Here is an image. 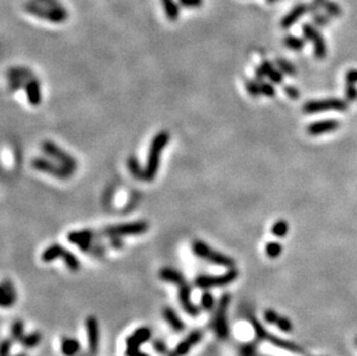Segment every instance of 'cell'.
Returning a JSON list of instances; mask_svg holds the SVG:
<instances>
[{
    "label": "cell",
    "mask_w": 357,
    "mask_h": 356,
    "mask_svg": "<svg viewBox=\"0 0 357 356\" xmlns=\"http://www.w3.org/2000/svg\"><path fill=\"white\" fill-rule=\"evenodd\" d=\"M42 340V334L39 331L36 332H32L28 335H24L23 339L21 340L22 346L24 348H34Z\"/></svg>",
    "instance_id": "cell-32"
},
{
    "label": "cell",
    "mask_w": 357,
    "mask_h": 356,
    "mask_svg": "<svg viewBox=\"0 0 357 356\" xmlns=\"http://www.w3.org/2000/svg\"><path fill=\"white\" fill-rule=\"evenodd\" d=\"M192 252L196 255L198 258L206 260L210 264L218 265V266L227 267V268H234L235 267V260L231 257L221 254L217 250L211 249V247L206 242L197 239L192 243Z\"/></svg>",
    "instance_id": "cell-5"
},
{
    "label": "cell",
    "mask_w": 357,
    "mask_h": 356,
    "mask_svg": "<svg viewBox=\"0 0 357 356\" xmlns=\"http://www.w3.org/2000/svg\"><path fill=\"white\" fill-rule=\"evenodd\" d=\"M339 127L340 123L336 119H325V121H319L311 124L308 127V132L311 135H320L338 130Z\"/></svg>",
    "instance_id": "cell-19"
},
{
    "label": "cell",
    "mask_w": 357,
    "mask_h": 356,
    "mask_svg": "<svg viewBox=\"0 0 357 356\" xmlns=\"http://www.w3.org/2000/svg\"><path fill=\"white\" fill-rule=\"evenodd\" d=\"M267 77L269 78V80H271L272 82H274V84H281L282 80H283V76H282V72L277 71V69H275V68H273L272 71H271V73H269Z\"/></svg>",
    "instance_id": "cell-47"
},
{
    "label": "cell",
    "mask_w": 357,
    "mask_h": 356,
    "mask_svg": "<svg viewBox=\"0 0 357 356\" xmlns=\"http://www.w3.org/2000/svg\"><path fill=\"white\" fill-rule=\"evenodd\" d=\"M37 2L44 4V5L50 6V7H55V8H65L59 0H37Z\"/></svg>",
    "instance_id": "cell-52"
},
{
    "label": "cell",
    "mask_w": 357,
    "mask_h": 356,
    "mask_svg": "<svg viewBox=\"0 0 357 356\" xmlns=\"http://www.w3.org/2000/svg\"><path fill=\"white\" fill-rule=\"evenodd\" d=\"M164 14L170 21H177L180 18V3L176 0H161Z\"/></svg>",
    "instance_id": "cell-25"
},
{
    "label": "cell",
    "mask_w": 357,
    "mask_h": 356,
    "mask_svg": "<svg viewBox=\"0 0 357 356\" xmlns=\"http://www.w3.org/2000/svg\"><path fill=\"white\" fill-rule=\"evenodd\" d=\"M283 44H284L285 47H287L288 49H290V50L301 51L302 49H303V47H304L305 41L303 40V39H300V37L289 35V36H287V37H284Z\"/></svg>",
    "instance_id": "cell-31"
},
{
    "label": "cell",
    "mask_w": 357,
    "mask_h": 356,
    "mask_svg": "<svg viewBox=\"0 0 357 356\" xmlns=\"http://www.w3.org/2000/svg\"><path fill=\"white\" fill-rule=\"evenodd\" d=\"M159 278L160 280L164 281V282L172 283L176 286H181L183 283L188 282L185 279V276L183 275L180 271H177L175 268H171V267L161 268L159 272Z\"/></svg>",
    "instance_id": "cell-22"
},
{
    "label": "cell",
    "mask_w": 357,
    "mask_h": 356,
    "mask_svg": "<svg viewBox=\"0 0 357 356\" xmlns=\"http://www.w3.org/2000/svg\"><path fill=\"white\" fill-rule=\"evenodd\" d=\"M201 306L205 310H213L214 308V305H215V299H214V296L211 295V294L209 292H205L201 295Z\"/></svg>",
    "instance_id": "cell-40"
},
{
    "label": "cell",
    "mask_w": 357,
    "mask_h": 356,
    "mask_svg": "<svg viewBox=\"0 0 357 356\" xmlns=\"http://www.w3.org/2000/svg\"><path fill=\"white\" fill-rule=\"evenodd\" d=\"M60 349L65 356H76L80 350V342L73 338H63Z\"/></svg>",
    "instance_id": "cell-28"
},
{
    "label": "cell",
    "mask_w": 357,
    "mask_h": 356,
    "mask_svg": "<svg viewBox=\"0 0 357 356\" xmlns=\"http://www.w3.org/2000/svg\"><path fill=\"white\" fill-rule=\"evenodd\" d=\"M136 356H149L148 354H145V353H142V351H140V353L138 354V355H136Z\"/></svg>",
    "instance_id": "cell-55"
},
{
    "label": "cell",
    "mask_w": 357,
    "mask_h": 356,
    "mask_svg": "<svg viewBox=\"0 0 357 356\" xmlns=\"http://www.w3.org/2000/svg\"><path fill=\"white\" fill-rule=\"evenodd\" d=\"M170 134L168 131H161L154 135L149 146L146 165H145V173H146V182H152L154 180L160 168V161L162 152L169 144Z\"/></svg>",
    "instance_id": "cell-1"
},
{
    "label": "cell",
    "mask_w": 357,
    "mask_h": 356,
    "mask_svg": "<svg viewBox=\"0 0 357 356\" xmlns=\"http://www.w3.org/2000/svg\"><path fill=\"white\" fill-rule=\"evenodd\" d=\"M65 250L66 249H64V247L61 246L60 244H52V245H50L49 247H47V249L43 251L41 258H42L44 263H51V262H53V260H56L57 258L63 257Z\"/></svg>",
    "instance_id": "cell-26"
},
{
    "label": "cell",
    "mask_w": 357,
    "mask_h": 356,
    "mask_svg": "<svg viewBox=\"0 0 357 356\" xmlns=\"http://www.w3.org/2000/svg\"><path fill=\"white\" fill-rule=\"evenodd\" d=\"M149 229V225L146 221H134L119 225L108 226L96 233L97 238L104 237H126V236H138L146 233Z\"/></svg>",
    "instance_id": "cell-3"
},
{
    "label": "cell",
    "mask_w": 357,
    "mask_h": 356,
    "mask_svg": "<svg viewBox=\"0 0 357 356\" xmlns=\"http://www.w3.org/2000/svg\"><path fill=\"white\" fill-rule=\"evenodd\" d=\"M153 349H154L156 353H159L160 355L163 356H169L170 350L168 348L167 343H165L163 340H160V339H156V340L153 341Z\"/></svg>",
    "instance_id": "cell-41"
},
{
    "label": "cell",
    "mask_w": 357,
    "mask_h": 356,
    "mask_svg": "<svg viewBox=\"0 0 357 356\" xmlns=\"http://www.w3.org/2000/svg\"><path fill=\"white\" fill-rule=\"evenodd\" d=\"M357 69H349L346 74V97L349 102L357 100Z\"/></svg>",
    "instance_id": "cell-23"
},
{
    "label": "cell",
    "mask_w": 357,
    "mask_h": 356,
    "mask_svg": "<svg viewBox=\"0 0 357 356\" xmlns=\"http://www.w3.org/2000/svg\"><path fill=\"white\" fill-rule=\"evenodd\" d=\"M97 239H98V238L95 239V242H94V244H93V246H91L89 254H91V255L95 256V257H102V256L105 255V252H106V245H105V244H103L102 242L97 241Z\"/></svg>",
    "instance_id": "cell-42"
},
{
    "label": "cell",
    "mask_w": 357,
    "mask_h": 356,
    "mask_svg": "<svg viewBox=\"0 0 357 356\" xmlns=\"http://www.w3.org/2000/svg\"><path fill=\"white\" fill-rule=\"evenodd\" d=\"M87 339H88V351L90 356H96L99 343V330L96 317L89 316L86 319Z\"/></svg>",
    "instance_id": "cell-14"
},
{
    "label": "cell",
    "mask_w": 357,
    "mask_h": 356,
    "mask_svg": "<svg viewBox=\"0 0 357 356\" xmlns=\"http://www.w3.org/2000/svg\"><path fill=\"white\" fill-rule=\"evenodd\" d=\"M246 317H247L248 322L251 323L253 330H255L256 338L258 341H267L269 343H272L273 346H276V347H280V348H282V349L289 350L294 354H304V350H303L302 347L296 345V343H294L292 341L283 340V339L277 338V337H275V335H273L272 333L267 332V331L265 330L264 326L256 319V317L253 316L252 313H247Z\"/></svg>",
    "instance_id": "cell-4"
},
{
    "label": "cell",
    "mask_w": 357,
    "mask_h": 356,
    "mask_svg": "<svg viewBox=\"0 0 357 356\" xmlns=\"http://www.w3.org/2000/svg\"><path fill=\"white\" fill-rule=\"evenodd\" d=\"M12 348V341L8 339H4L2 343V356H10V351Z\"/></svg>",
    "instance_id": "cell-51"
},
{
    "label": "cell",
    "mask_w": 357,
    "mask_h": 356,
    "mask_svg": "<svg viewBox=\"0 0 357 356\" xmlns=\"http://www.w3.org/2000/svg\"><path fill=\"white\" fill-rule=\"evenodd\" d=\"M326 0H313L312 5H311V12H317L319 7H322L324 5Z\"/></svg>",
    "instance_id": "cell-53"
},
{
    "label": "cell",
    "mask_w": 357,
    "mask_h": 356,
    "mask_svg": "<svg viewBox=\"0 0 357 356\" xmlns=\"http://www.w3.org/2000/svg\"><path fill=\"white\" fill-rule=\"evenodd\" d=\"M163 317L165 322L168 323L173 331L176 332H182V331L185 330V324L183 323V321L178 317V314L173 309L170 308V306H165L163 309Z\"/></svg>",
    "instance_id": "cell-24"
},
{
    "label": "cell",
    "mask_w": 357,
    "mask_h": 356,
    "mask_svg": "<svg viewBox=\"0 0 357 356\" xmlns=\"http://www.w3.org/2000/svg\"><path fill=\"white\" fill-rule=\"evenodd\" d=\"M24 90H26L29 104L32 106H39L42 102V90H41V82L39 79L34 77L27 80Z\"/></svg>",
    "instance_id": "cell-17"
},
{
    "label": "cell",
    "mask_w": 357,
    "mask_h": 356,
    "mask_svg": "<svg viewBox=\"0 0 357 356\" xmlns=\"http://www.w3.org/2000/svg\"><path fill=\"white\" fill-rule=\"evenodd\" d=\"M245 87H246V90H247V93L250 96L252 97H258L259 95L261 94V90H260V84H259V81L257 80H246L245 82Z\"/></svg>",
    "instance_id": "cell-39"
},
{
    "label": "cell",
    "mask_w": 357,
    "mask_h": 356,
    "mask_svg": "<svg viewBox=\"0 0 357 356\" xmlns=\"http://www.w3.org/2000/svg\"><path fill=\"white\" fill-rule=\"evenodd\" d=\"M259 84H260L261 94L267 97L275 96V89H274V87L271 84H268V82H265V81H259Z\"/></svg>",
    "instance_id": "cell-44"
},
{
    "label": "cell",
    "mask_w": 357,
    "mask_h": 356,
    "mask_svg": "<svg viewBox=\"0 0 357 356\" xmlns=\"http://www.w3.org/2000/svg\"><path fill=\"white\" fill-rule=\"evenodd\" d=\"M97 238L96 233L91 229H82L70 231L67 234V241L70 244L77 245L79 249L86 254H89V251L93 246L95 239Z\"/></svg>",
    "instance_id": "cell-11"
},
{
    "label": "cell",
    "mask_w": 357,
    "mask_h": 356,
    "mask_svg": "<svg viewBox=\"0 0 357 356\" xmlns=\"http://www.w3.org/2000/svg\"><path fill=\"white\" fill-rule=\"evenodd\" d=\"M152 331L151 329L142 326L138 330H135L131 337L126 339V349L125 356H136L140 353V346L142 343L151 340Z\"/></svg>",
    "instance_id": "cell-13"
},
{
    "label": "cell",
    "mask_w": 357,
    "mask_h": 356,
    "mask_svg": "<svg viewBox=\"0 0 357 356\" xmlns=\"http://www.w3.org/2000/svg\"><path fill=\"white\" fill-rule=\"evenodd\" d=\"M348 109V103L346 101L339 100V98H327V100L322 101H310L305 103L303 106V111L305 114L312 115L320 113V111L326 110H336V111H344Z\"/></svg>",
    "instance_id": "cell-10"
},
{
    "label": "cell",
    "mask_w": 357,
    "mask_h": 356,
    "mask_svg": "<svg viewBox=\"0 0 357 356\" xmlns=\"http://www.w3.org/2000/svg\"><path fill=\"white\" fill-rule=\"evenodd\" d=\"M180 5L186 8H197L202 5L203 0H178Z\"/></svg>",
    "instance_id": "cell-46"
},
{
    "label": "cell",
    "mask_w": 357,
    "mask_h": 356,
    "mask_svg": "<svg viewBox=\"0 0 357 356\" xmlns=\"http://www.w3.org/2000/svg\"><path fill=\"white\" fill-rule=\"evenodd\" d=\"M64 260V263L66 266L68 267V270L70 272H78L79 270H80V262H79V259H78V257L72 254V252L68 251V250H65L64 252V255L63 257H61Z\"/></svg>",
    "instance_id": "cell-30"
},
{
    "label": "cell",
    "mask_w": 357,
    "mask_h": 356,
    "mask_svg": "<svg viewBox=\"0 0 357 356\" xmlns=\"http://www.w3.org/2000/svg\"><path fill=\"white\" fill-rule=\"evenodd\" d=\"M356 343H357V340H356Z\"/></svg>",
    "instance_id": "cell-57"
},
{
    "label": "cell",
    "mask_w": 357,
    "mask_h": 356,
    "mask_svg": "<svg viewBox=\"0 0 357 356\" xmlns=\"http://www.w3.org/2000/svg\"><path fill=\"white\" fill-rule=\"evenodd\" d=\"M16 301V292L10 280H4L0 286V304L3 308H11Z\"/></svg>",
    "instance_id": "cell-20"
},
{
    "label": "cell",
    "mask_w": 357,
    "mask_h": 356,
    "mask_svg": "<svg viewBox=\"0 0 357 356\" xmlns=\"http://www.w3.org/2000/svg\"><path fill=\"white\" fill-rule=\"evenodd\" d=\"M276 2H279V0H266V3H268V4H274Z\"/></svg>",
    "instance_id": "cell-54"
},
{
    "label": "cell",
    "mask_w": 357,
    "mask_h": 356,
    "mask_svg": "<svg viewBox=\"0 0 357 356\" xmlns=\"http://www.w3.org/2000/svg\"><path fill=\"white\" fill-rule=\"evenodd\" d=\"M275 64H276V66L279 67V69L282 73L288 74V76H292V77L297 73L296 68H295V66L292 63H289L288 60L282 59V58H277L276 61H275Z\"/></svg>",
    "instance_id": "cell-36"
},
{
    "label": "cell",
    "mask_w": 357,
    "mask_h": 356,
    "mask_svg": "<svg viewBox=\"0 0 357 356\" xmlns=\"http://www.w3.org/2000/svg\"><path fill=\"white\" fill-rule=\"evenodd\" d=\"M323 7L325 8L327 14L331 15V16H334V18H336V16H340L342 13L341 7H340L339 4H336L335 2H331V0H326V2L324 3Z\"/></svg>",
    "instance_id": "cell-38"
},
{
    "label": "cell",
    "mask_w": 357,
    "mask_h": 356,
    "mask_svg": "<svg viewBox=\"0 0 357 356\" xmlns=\"http://www.w3.org/2000/svg\"><path fill=\"white\" fill-rule=\"evenodd\" d=\"M26 84L27 80H22V79H12V80H10L8 89H10L11 92H18L19 89H24Z\"/></svg>",
    "instance_id": "cell-45"
},
{
    "label": "cell",
    "mask_w": 357,
    "mask_h": 356,
    "mask_svg": "<svg viewBox=\"0 0 357 356\" xmlns=\"http://www.w3.org/2000/svg\"><path fill=\"white\" fill-rule=\"evenodd\" d=\"M289 231V225L287 221L279 220L274 223L272 227V234L276 237H284Z\"/></svg>",
    "instance_id": "cell-35"
},
{
    "label": "cell",
    "mask_w": 357,
    "mask_h": 356,
    "mask_svg": "<svg viewBox=\"0 0 357 356\" xmlns=\"http://www.w3.org/2000/svg\"><path fill=\"white\" fill-rule=\"evenodd\" d=\"M284 93L287 94V96L292 98V100H297V98H300V90H298L296 87H293V86L284 87Z\"/></svg>",
    "instance_id": "cell-50"
},
{
    "label": "cell",
    "mask_w": 357,
    "mask_h": 356,
    "mask_svg": "<svg viewBox=\"0 0 357 356\" xmlns=\"http://www.w3.org/2000/svg\"><path fill=\"white\" fill-rule=\"evenodd\" d=\"M42 152L45 156L50 157V159L55 160L61 164L67 165V167L72 168L73 170H77L78 162L76 157H73L69 153L64 151L63 148L58 146L55 143L50 141V140H45L42 144Z\"/></svg>",
    "instance_id": "cell-9"
},
{
    "label": "cell",
    "mask_w": 357,
    "mask_h": 356,
    "mask_svg": "<svg viewBox=\"0 0 357 356\" xmlns=\"http://www.w3.org/2000/svg\"><path fill=\"white\" fill-rule=\"evenodd\" d=\"M8 80L12 79H22V80H29L30 78H34V72L27 67L18 66V67H12L6 72Z\"/></svg>",
    "instance_id": "cell-29"
},
{
    "label": "cell",
    "mask_w": 357,
    "mask_h": 356,
    "mask_svg": "<svg viewBox=\"0 0 357 356\" xmlns=\"http://www.w3.org/2000/svg\"><path fill=\"white\" fill-rule=\"evenodd\" d=\"M311 12V6L305 5V4H298L295 6L289 13L283 16V19L281 20V27L283 29H288L296 23L303 15Z\"/></svg>",
    "instance_id": "cell-18"
},
{
    "label": "cell",
    "mask_w": 357,
    "mask_h": 356,
    "mask_svg": "<svg viewBox=\"0 0 357 356\" xmlns=\"http://www.w3.org/2000/svg\"><path fill=\"white\" fill-rule=\"evenodd\" d=\"M303 35H304L306 40L310 41V42L313 44L315 57H317L318 59H324L327 53L326 42L318 29L313 27L312 24L305 23L303 24Z\"/></svg>",
    "instance_id": "cell-12"
},
{
    "label": "cell",
    "mask_w": 357,
    "mask_h": 356,
    "mask_svg": "<svg viewBox=\"0 0 357 356\" xmlns=\"http://www.w3.org/2000/svg\"><path fill=\"white\" fill-rule=\"evenodd\" d=\"M178 297H180V302L182 304V308L184 309V311L191 317H198L200 313V309L199 306L191 301V287L188 282L178 286Z\"/></svg>",
    "instance_id": "cell-16"
},
{
    "label": "cell",
    "mask_w": 357,
    "mask_h": 356,
    "mask_svg": "<svg viewBox=\"0 0 357 356\" xmlns=\"http://www.w3.org/2000/svg\"><path fill=\"white\" fill-rule=\"evenodd\" d=\"M31 167L37 171L48 173L53 177L58 178V180H68V178L73 175L72 168L67 167V165L61 164L57 162L55 160H50L47 157H34L31 160Z\"/></svg>",
    "instance_id": "cell-6"
},
{
    "label": "cell",
    "mask_w": 357,
    "mask_h": 356,
    "mask_svg": "<svg viewBox=\"0 0 357 356\" xmlns=\"http://www.w3.org/2000/svg\"><path fill=\"white\" fill-rule=\"evenodd\" d=\"M203 337V334L200 330L192 331L188 337H186L184 340H182L178 345L176 346V348L172 351H170L169 356H185L189 354V351L192 349V347H194L201 341V339Z\"/></svg>",
    "instance_id": "cell-15"
},
{
    "label": "cell",
    "mask_w": 357,
    "mask_h": 356,
    "mask_svg": "<svg viewBox=\"0 0 357 356\" xmlns=\"http://www.w3.org/2000/svg\"><path fill=\"white\" fill-rule=\"evenodd\" d=\"M108 246H110L111 249H115V250L122 249V247L124 246V242H123L122 237H110L109 243H108Z\"/></svg>",
    "instance_id": "cell-49"
},
{
    "label": "cell",
    "mask_w": 357,
    "mask_h": 356,
    "mask_svg": "<svg viewBox=\"0 0 357 356\" xmlns=\"http://www.w3.org/2000/svg\"><path fill=\"white\" fill-rule=\"evenodd\" d=\"M265 252L269 258H277L282 254V245L277 242H269L265 246Z\"/></svg>",
    "instance_id": "cell-37"
},
{
    "label": "cell",
    "mask_w": 357,
    "mask_h": 356,
    "mask_svg": "<svg viewBox=\"0 0 357 356\" xmlns=\"http://www.w3.org/2000/svg\"><path fill=\"white\" fill-rule=\"evenodd\" d=\"M230 294L224 293L219 301V304L214 313V318L211 319V329L214 330L217 337L219 339H222V340L227 339L228 335H229V328H228L227 322V310L230 304Z\"/></svg>",
    "instance_id": "cell-7"
},
{
    "label": "cell",
    "mask_w": 357,
    "mask_h": 356,
    "mask_svg": "<svg viewBox=\"0 0 357 356\" xmlns=\"http://www.w3.org/2000/svg\"><path fill=\"white\" fill-rule=\"evenodd\" d=\"M23 7L27 13L51 23H64L68 19V12L66 8L50 7L37 0H28Z\"/></svg>",
    "instance_id": "cell-2"
},
{
    "label": "cell",
    "mask_w": 357,
    "mask_h": 356,
    "mask_svg": "<svg viewBox=\"0 0 357 356\" xmlns=\"http://www.w3.org/2000/svg\"><path fill=\"white\" fill-rule=\"evenodd\" d=\"M11 337L13 341H20L24 337V324L21 319L15 321L11 328Z\"/></svg>",
    "instance_id": "cell-33"
},
{
    "label": "cell",
    "mask_w": 357,
    "mask_h": 356,
    "mask_svg": "<svg viewBox=\"0 0 357 356\" xmlns=\"http://www.w3.org/2000/svg\"><path fill=\"white\" fill-rule=\"evenodd\" d=\"M264 318L267 323L276 325L283 332H292L293 331V323L290 322L289 318L280 316L274 310H266L264 313Z\"/></svg>",
    "instance_id": "cell-21"
},
{
    "label": "cell",
    "mask_w": 357,
    "mask_h": 356,
    "mask_svg": "<svg viewBox=\"0 0 357 356\" xmlns=\"http://www.w3.org/2000/svg\"><path fill=\"white\" fill-rule=\"evenodd\" d=\"M240 356H258L257 355V343L251 342L240 347Z\"/></svg>",
    "instance_id": "cell-43"
},
{
    "label": "cell",
    "mask_w": 357,
    "mask_h": 356,
    "mask_svg": "<svg viewBox=\"0 0 357 356\" xmlns=\"http://www.w3.org/2000/svg\"><path fill=\"white\" fill-rule=\"evenodd\" d=\"M273 68H274L273 65L269 63V61L264 60L263 63H261L259 66H257L256 69H255V74H256L257 80L263 81V79L265 77H267L268 74L271 73V71H272Z\"/></svg>",
    "instance_id": "cell-34"
},
{
    "label": "cell",
    "mask_w": 357,
    "mask_h": 356,
    "mask_svg": "<svg viewBox=\"0 0 357 356\" xmlns=\"http://www.w3.org/2000/svg\"><path fill=\"white\" fill-rule=\"evenodd\" d=\"M127 168L128 171L131 172V175L136 180L146 181V173H145V168L141 167L139 160L136 159V156L132 155L128 157L127 160Z\"/></svg>",
    "instance_id": "cell-27"
},
{
    "label": "cell",
    "mask_w": 357,
    "mask_h": 356,
    "mask_svg": "<svg viewBox=\"0 0 357 356\" xmlns=\"http://www.w3.org/2000/svg\"><path fill=\"white\" fill-rule=\"evenodd\" d=\"M14 356H27L26 354H16V355H14Z\"/></svg>",
    "instance_id": "cell-56"
},
{
    "label": "cell",
    "mask_w": 357,
    "mask_h": 356,
    "mask_svg": "<svg viewBox=\"0 0 357 356\" xmlns=\"http://www.w3.org/2000/svg\"><path fill=\"white\" fill-rule=\"evenodd\" d=\"M313 22L317 24L318 27H324V26H326V24H329L330 18L327 15H324V14H315L313 16Z\"/></svg>",
    "instance_id": "cell-48"
},
{
    "label": "cell",
    "mask_w": 357,
    "mask_h": 356,
    "mask_svg": "<svg viewBox=\"0 0 357 356\" xmlns=\"http://www.w3.org/2000/svg\"><path fill=\"white\" fill-rule=\"evenodd\" d=\"M238 278V271L236 268H229V271L220 275H199L194 280V284L198 288L208 289L213 287H222L230 284Z\"/></svg>",
    "instance_id": "cell-8"
}]
</instances>
